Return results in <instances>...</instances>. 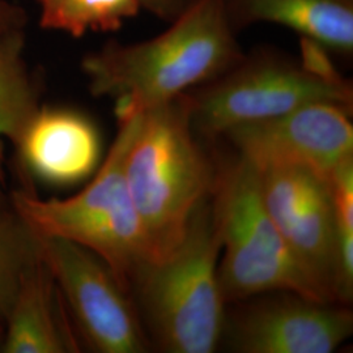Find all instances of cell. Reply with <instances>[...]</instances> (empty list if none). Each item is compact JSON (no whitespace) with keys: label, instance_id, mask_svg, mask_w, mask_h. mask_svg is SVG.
I'll use <instances>...</instances> for the list:
<instances>
[{"label":"cell","instance_id":"cell-4","mask_svg":"<svg viewBox=\"0 0 353 353\" xmlns=\"http://www.w3.org/2000/svg\"><path fill=\"white\" fill-rule=\"evenodd\" d=\"M221 240L212 195L191 219L186 237L163 262L150 265L135 292L157 345L169 353H212L224 331L219 281Z\"/></svg>","mask_w":353,"mask_h":353},{"label":"cell","instance_id":"cell-10","mask_svg":"<svg viewBox=\"0 0 353 353\" xmlns=\"http://www.w3.org/2000/svg\"><path fill=\"white\" fill-rule=\"evenodd\" d=\"M252 303L236 318L229 345L239 353H331L353 332L352 312L292 292Z\"/></svg>","mask_w":353,"mask_h":353},{"label":"cell","instance_id":"cell-19","mask_svg":"<svg viewBox=\"0 0 353 353\" xmlns=\"http://www.w3.org/2000/svg\"><path fill=\"white\" fill-rule=\"evenodd\" d=\"M26 13L8 0H0V29L26 28Z\"/></svg>","mask_w":353,"mask_h":353},{"label":"cell","instance_id":"cell-16","mask_svg":"<svg viewBox=\"0 0 353 353\" xmlns=\"http://www.w3.org/2000/svg\"><path fill=\"white\" fill-rule=\"evenodd\" d=\"M39 256V237L16 212L0 220V326L28 270Z\"/></svg>","mask_w":353,"mask_h":353},{"label":"cell","instance_id":"cell-21","mask_svg":"<svg viewBox=\"0 0 353 353\" xmlns=\"http://www.w3.org/2000/svg\"><path fill=\"white\" fill-rule=\"evenodd\" d=\"M1 336H3V327L0 326V344H1Z\"/></svg>","mask_w":353,"mask_h":353},{"label":"cell","instance_id":"cell-12","mask_svg":"<svg viewBox=\"0 0 353 353\" xmlns=\"http://www.w3.org/2000/svg\"><path fill=\"white\" fill-rule=\"evenodd\" d=\"M83 348L41 250L3 323L1 353H75Z\"/></svg>","mask_w":353,"mask_h":353},{"label":"cell","instance_id":"cell-1","mask_svg":"<svg viewBox=\"0 0 353 353\" xmlns=\"http://www.w3.org/2000/svg\"><path fill=\"white\" fill-rule=\"evenodd\" d=\"M156 37L112 41L81 61L89 92L144 112L225 72L243 55L223 0H199Z\"/></svg>","mask_w":353,"mask_h":353},{"label":"cell","instance_id":"cell-20","mask_svg":"<svg viewBox=\"0 0 353 353\" xmlns=\"http://www.w3.org/2000/svg\"><path fill=\"white\" fill-rule=\"evenodd\" d=\"M12 202H11V192H7L6 183H4V174L0 173V220L12 214Z\"/></svg>","mask_w":353,"mask_h":353},{"label":"cell","instance_id":"cell-18","mask_svg":"<svg viewBox=\"0 0 353 353\" xmlns=\"http://www.w3.org/2000/svg\"><path fill=\"white\" fill-rule=\"evenodd\" d=\"M198 1L199 0H141V6L143 10H147L163 21L170 23Z\"/></svg>","mask_w":353,"mask_h":353},{"label":"cell","instance_id":"cell-7","mask_svg":"<svg viewBox=\"0 0 353 353\" xmlns=\"http://www.w3.org/2000/svg\"><path fill=\"white\" fill-rule=\"evenodd\" d=\"M39 250L61 290L81 345L97 353L150 350L134 296L99 255L75 242L54 237H39Z\"/></svg>","mask_w":353,"mask_h":353},{"label":"cell","instance_id":"cell-8","mask_svg":"<svg viewBox=\"0 0 353 353\" xmlns=\"http://www.w3.org/2000/svg\"><path fill=\"white\" fill-rule=\"evenodd\" d=\"M352 108L313 102L288 113L229 128L223 135L256 169L301 166L330 179L353 159Z\"/></svg>","mask_w":353,"mask_h":353},{"label":"cell","instance_id":"cell-17","mask_svg":"<svg viewBox=\"0 0 353 353\" xmlns=\"http://www.w3.org/2000/svg\"><path fill=\"white\" fill-rule=\"evenodd\" d=\"M338 224V252L334 296L339 305L353 299V159L338 168L328 179Z\"/></svg>","mask_w":353,"mask_h":353},{"label":"cell","instance_id":"cell-15","mask_svg":"<svg viewBox=\"0 0 353 353\" xmlns=\"http://www.w3.org/2000/svg\"><path fill=\"white\" fill-rule=\"evenodd\" d=\"M39 26L74 38L121 29L143 10L141 0H36Z\"/></svg>","mask_w":353,"mask_h":353},{"label":"cell","instance_id":"cell-3","mask_svg":"<svg viewBox=\"0 0 353 353\" xmlns=\"http://www.w3.org/2000/svg\"><path fill=\"white\" fill-rule=\"evenodd\" d=\"M141 112L115 113L117 137L88 185L65 199H42L29 185L11 192L13 211L39 237L71 241L112 268L132 294L150 265L147 242L131 199L125 163Z\"/></svg>","mask_w":353,"mask_h":353},{"label":"cell","instance_id":"cell-2","mask_svg":"<svg viewBox=\"0 0 353 353\" xmlns=\"http://www.w3.org/2000/svg\"><path fill=\"white\" fill-rule=\"evenodd\" d=\"M125 174L150 265L160 263L186 237L192 216L212 195L219 174L196 138L186 94L140 113Z\"/></svg>","mask_w":353,"mask_h":353},{"label":"cell","instance_id":"cell-11","mask_svg":"<svg viewBox=\"0 0 353 353\" xmlns=\"http://www.w3.org/2000/svg\"><path fill=\"white\" fill-rule=\"evenodd\" d=\"M14 147L29 178L57 188L89 178L101 157V138L94 122L65 106L41 105Z\"/></svg>","mask_w":353,"mask_h":353},{"label":"cell","instance_id":"cell-13","mask_svg":"<svg viewBox=\"0 0 353 353\" xmlns=\"http://www.w3.org/2000/svg\"><path fill=\"white\" fill-rule=\"evenodd\" d=\"M236 33L255 24L285 26L343 55L353 52V0H223Z\"/></svg>","mask_w":353,"mask_h":353},{"label":"cell","instance_id":"cell-9","mask_svg":"<svg viewBox=\"0 0 353 353\" xmlns=\"http://www.w3.org/2000/svg\"><path fill=\"white\" fill-rule=\"evenodd\" d=\"M256 170L265 210L283 240L328 300L336 303L338 224L330 182L301 166Z\"/></svg>","mask_w":353,"mask_h":353},{"label":"cell","instance_id":"cell-5","mask_svg":"<svg viewBox=\"0 0 353 353\" xmlns=\"http://www.w3.org/2000/svg\"><path fill=\"white\" fill-rule=\"evenodd\" d=\"M212 204L224 254L219 281L225 303L270 292L331 303L279 233L262 199L259 173L249 161L240 157L219 172Z\"/></svg>","mask_w":353,"mask_h":353},{"label":"cell","instance_id":"cell-14","mask_svg":"<svg viewBox=\"0 0 353 353\" xmlns=\"http://www.w3.org/2000/svg\"><path fill=\"white\" fill-rule=\"evenodd\" d=\"M41 87L26 63V29L0 30V173L4 141L13 145L41 106Z\"/></svg>","mask_w":353,"mask_h":353},{"label":"cell","instance_id":"cell-6","mask_svg":"<svg viewBox=\"0 0 353 353\" xmlns=\"http://www.w3.org/2000/svg\"><path fill=\"white\" fill-rule=\"evenodd\" d=\"M185 94L194 130L208 138L313 102L353 106L351 81L321 77L272 48L243 54L225 72Z\"/></svg>","mask_w":353,"mask_h":353}]
</instances>
